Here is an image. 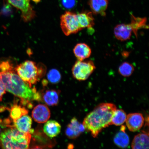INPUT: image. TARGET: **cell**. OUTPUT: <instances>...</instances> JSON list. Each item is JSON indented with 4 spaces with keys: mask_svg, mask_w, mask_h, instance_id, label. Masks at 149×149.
<instances>
[{
    "mask_svg": "<svg viewBox=\"0 0 149 149\" xmlns=\"http://www.w3.org/2000/svg\"><path fill=\"white\" fill-rule=\"evenodd\" d=\"M73 52L78 61H79L88 58L92 53L90 47L84 43H80L76 45L74 48Z\"/></svg>",
    "mask_w": 149,
    "mask_h": 149,
    "instance_id": "2e32d148",
    "label": "cell"
},
{
    "mask_svg": "<svg viewBox=\"0 0 149 149\" xmlns=\"http://www.w3.org/2000/svg\"><path fill=\"white\" fill-rule=\"evenodd\" d=\"M31 139V133L11 127L0 135V145L2 149H29Z\"/></svg>",
    "mask_w": 149,
    "mask_h": 149,
    "instance_id": "3957f363",
    "label": "cell"
},
{
    "mask_svg": "<svg viewBox=\"0 0 149 149\" xmlns=\"http://www.w3.org/2000/svg\"><path fill=\"white\" fill-rule=\"evenodd\" d=\"M30 149H43L41 147L39 146H34L32 147Z\"/></svg>",
    "mask_w": 149,
    "mask_h": 149,
    "instance_id": "4316f807",
    "label": "cell"
},
{
    "mask_svg": "<svg viewBox=\"0 0 149 149\" xmlns=\"http://www.w3.org/2000/svg\"><path fill=\"white\" fill-rule=\"evenodd\" d=\"M96 66L92 61H77L72 67V75L79 81L86 80L95 70Z\"/></svg>",
    "mask_w": 149,
    "mask_h": 149,
    "instance_id": "8992f818",
    "label": "cell"
},
{
    "mask_svg": "<svg viewBox=\"0 0 149 149\" xmlns=\"http://www.w3.org/2000/svg\"><path fill=\"white\" fill-rule=\"evenodd\" d=\"M61 126L59 123L54 120H50L46 122L43 127L44 133L51 138L56 137L60 133Z\"/></svg>",
    "mask_w": 149,
    "mask_h": 149,
    "instance_id": "e0dca14e",
    "label": "cell"
},
{
    "mask_svg": "<svg viewBox=\"0 0 149 149\" xmlns=\"http://www.w3.org/2000/svg\"><path fill=\"white\" fill-rule=\"evenodd\" d=\"M32 116L35 122L39 123H43L49 120L51 116V112L46 105L39 104L33 109Z\"/></svg>",
    "mask_w": 149,
    "mask_h": 149,
    "instance_id": "30bf717a",
    "label": "cell"
},
{
    "mask_svg": "<svg viewBox=\"0 0 149 149\" xmlns=\"http://www.w3.org/2000/svg\"><path fill=\"white\" fill-rule=\"evenodd\" d=\"M132 149H149L148 133L143 132L136 135L132 141Z\"/></svg>",
    "mask_w": 149,
    "mask_h": 149,
    "instance_id": "9a60e30c",
    "label": "cell"
},
{
    "mask_svg": "<svg viewBox=\"0 0 149 149\" xmlns=\"http://www.w3.org/2000/svg\"><path fill=\"white\" fill-rule=\"evenodd\" d=\"M15 70L22 80L32 87L44 76L46 69L42 64L37 65L33 61H27L18 65Z\"/></svg>",
    "mask_w": 149,
    "mask_h": 149,
    "instance_id": "277c9868",
    "label": "cell"
},
{
    "mask_svg": "<svg viewBox=\"0 0 149 149\" xmlns=\"http://www.w3.org/2000/svg\"><path fill=\"white\" fill-rule=\"evenodd\" d=\"M127 115L122 109H117L115 111L111 121V125L117 126L122 125L126 122Z\"/></svg>",
    "mask_w": 149,
    "mask_h": 149,
    "instance_id": "44dd1931",
    "label": "cell"
},
{
    "mask_svg": "<svg viewBox=\"0 0 149 149\" xmlns=\"http://www.w3.org/2000/svg\"><path fill=\"white\" fill-rule=\"evenodd\" d=\"M125 131V126H122L120 131L116 134L113 139L115 144L122 148H126L130 143L129 137Z\"/></svg>",
    "mask_w": 149,
    "mask_h": 149,
    "instance_id": "ac0fdd59",
    "label": "cell"
},
{
    "mask_svg": "<svg viewBox=\"0 0 149 149\" xmlns=\"http://www.w3.org/2000/svg\"><path fill=\"white\" fill-rule=\"evenodd\" d=\"M126 123L130 131H138L144 125V118L142 114L140 113H130L127 116Z\"/></svg>",
    "mask_w": 149,
    "mask_h": 149,
    "instance_id": "9c48e42d",
    "label": "cell"
},
{
    "mask_svg": "<svg viewBox=\"0 0 149 149\" xmlns=\"http://www.w3.org/2000/svg\"><path fill=\"white\" fill-rule=\"evenodd\" d=\"M85 130L83 124L79 123L75 117H74L67 126L65 134L69 138L75 139L83 133Z\"/></svg>",
    "mask_w": 149,
    "mask_h": 149,
    "instance_id": "8fae6325",
    "label": "cell"
},
{
    "mask_svg": "<svg viewBox=\"0 0 149 149\" xmlns=\"http://www.w3.org/2000/svg\"><path fill=\"white\" fill-rule=\"evenodd\" d=\"M6 93L4 89L0 85V101H1L3 97V95Z\"/></svg>",
    "mask_w": 149,
    "mask_h": 149,
    "instance_id": "484cf974",
    "label": "cell"
},
{
    "mask_svg": "<svg viewBox=\"0 0 149 149\" xmlns=\"http://www.w3.org/2000/svg\"><path fill=\"white\" fill-rule=\"evenodd\" d=\"M47 77L50 82L53 84L58 83L61 79L60 72L58 70L55 69L49 71L47 74Z\"/></svg>",
    "mask_w": 149,
    "mask_h": 149,
    "instance_id": "603a6c76",
    "label": "cell"
},
{
    "mask_svg": "<svg viewBox=\"0 0 149 149\" xmlns=\"http://www.w3.org/2000/svg\"><path fill=\"white\" fill-rule=\"evenodd\" d=\"M13 65L8 61H4L0 62V72H3L15 71Z\"/></svg>",
    "mask_w": 149,
    "mask_h": 149,
    "instance_id": "d4e9b609",
    "label": "cell"
},
{
    "mask_svg": "<svg viewBox=\"0 0 149 149\" xmlns=\"http://www.w3.org/2000/svg\"><path fill=\"white\" fill-rule=\"evenodd\" d=\"M0 132H1V128H0Z\"/></svg>",
    "mask_w": 149,
    "mask_h": 149,
    "instance_id": "83f0119b",
    "label": "cell"
},
{
    "mask_svg": "<svg viewBox=\"0 0 149 149\" xmlns=\"http://www.w3.org/2000/svg\"><path fill=\"white\" fill-rule=\"evenodd\" d=\"M13 127L16 128L19 131L24 133H33L31 129L32 119L27 115H24L17 120H13Z\"/></svg>",
    "mask_w": 149,
    "mask_h": 149,
    "instance_id": "7c38bea8",
    "label": "cell"
},
{
    "mask_svg": "<svg viewBox=\"0 0 149 149\" xmlns=\"http://www.w3.org/2000/svg\"><path fill=\"white\" fill-rule=\"evenodd\" d=\"M61 26L63 32L69 36L79 32L81 29L78 22L77 14L67 11L61 17Z\"/></svg>",
    "mask_w": 149,
    "mask_h": 149,
    "instance_id": "52a82bcc",
    "label": "cell"
},
{
    "mask_svg": "<svg viewBox=\"0 0 149 149\" xmlns=\"http://www.w3.org/2000/svg\"><path fill=\"white\" fill-rule=\"evenodd\" d=\"M42 99L47 105L49 106L57 105L58 103L59 92L55 90H48L42 95Z\"/></svg>",
    "mask_w": 149,
    "mask_h": 149,
    "instance_id": "d6986e66",
    "label": "cell"
},
{
    "mask_svg": "<svg viewBox=\"0 0 149 149\" xmlns=\"http://www.w3.org/2000/svg\"><path fill=\"white\" fill-rule=\"evenodd\" d=\"M134 70V68L133 65L127 62L122 63L118 68L119 74L125 77H128L131 76Z\"/></svg>",
    "mask_w": 149,
    "mask_h": 149,
    "instance_id": "7402d4cb",
    "label": "cell"
},
{
    "mask_svg": "<svg viewBox=\"0 0 149 149\" xmlns=\"http://www.w3.org/2000/svg\"><path fill=\"white\" fill-rule=\"evenodd\" d=\"M0 14H1V13H0Z\"/></svg>",
    "mask_w": 149,
    "mask_h": 149,
    "instance_id": "f1b7e54d",
    "label": "cell"
},
{
    "mask_svg": "<svg viewBox=\"0 0 149 149\" xmlns=\"http://www.w3.org/2000/svg\"><path fill=\"white\" fill-rule=\"evenodd\" d=\"M117 109L114 104L102 103L97 106L84 119L83 125L94 138L102 130L111 125L112 118Z\"/></svg>",
    "mask_w": 149,
    "mask_h": 149,
    "instance_id": "6da1fadb",
    "label": "cell"
},
{
    "mask_svg": "<svg viewBox=\"0 0 149 149\" xmlns=\"http://www.w3.org/2000/svg\"><path fill=\"white\" fill-rule=\"evenodd\" d=\"M59 6L64 10H70L74 8L77 4V0H58Z\"/></svg>",
    "mask_w": 149,
    "mask_h": 149,
    "instance_id": "cb8c5ba5",
    "label": "cell"
},
{
    "mask_svg": "<svg viewBox=\"0 0 149 149\" xmlns=\"http://www.w3.org/2000/svg\"><path fill=\"white\" fill-rule=\"evenodd\" d=\"M13 6L21 11V17L25 22L31 21L36 16V12L31 4V0H8Z\"/></svg>",
    "mask_w": 149,
    "mask_h": 149,
    "instance_id": "ba28073f",
    "label": "cell"
},
{
    "mask_svg": "<svg viewBox=\"0 0 149 149\" xmlns=\"http://www.w3.org/2000/svg\"><path fill=\"white\" fill-rule=\"evenodd\" d=\"M131 19L130 23L119 24L115 27L114 34L117 40L121 41L129 40L132 33L136 35L139 29L146 28V18L136 17L132 14Z\"/></svg>",
    "mask_w": 149,
    "mask_h": 149,
    "instance_id": "5b68a950",
    "label": "cell"
},
{
    "mask_svg": "<svg viewBox=\"0 0 149 149\" xmlns=\"http://www.w3.org/2000/svg\"><path fill=\"white\" fill-rule=\"evenodd\" d=\"M10 118L13 120H17L24 115H27L28 111L25 107L14 104L9 109Z\"/></svg>",
    "mask_w": 149,
    "mask_h": 149,
    "instance_id": "ffe728a7",
    "label": "cell"
},
{
    "mask_svg": "<svg viewBox=\"0 0 149 149\" xmlns=\"http://www.w3.org/2000/svg\"><path fill=\"white\" fill-rule=\"evenodd\" d=\"M109 0H89L88 4L92 13L105 16L109 5Z\"/></svg>",
    "mask_w": 149,
    "mask_h": 149,
    "instance_id": "4fadbf2b",
    "label": "cell"
},
{
    "mask_svg": "<svg viewBox=\"0 0 149 149\" xmlns=\"http://www.w3.org/2000/svg\"><path fill=\"white\" fill-rule=\"evenodd\" d=\"M77 16L78 22L81 30L85 28H92L94 25V18L92 12L84 11L77 14Z\"/></svg>",
    "mask_w": 149,
    "mask_h": 149,
    "instance_id": "5bb4252c",
    "label": "cell"
},
{
    "mask_svg": "<svg viewBox=\"0 0 149 149\" xmlns=\"http://www.w3.org/2000/svg\"><path fill=\"white\" fill-rule=\"evenodd\" d=\"M15 72H0V85L6 91L21 98L23 101H40L41 97L36 89L30 87Z\"/></svg>",
    "mask_w": 149,
    "mask_h": 149,
    "instance_id": "7a4b0ae2",
    "label": "cell"
}]
</instances>
